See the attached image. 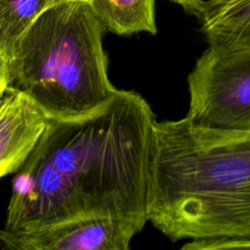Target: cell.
<instances>
[{
    "mask_svg": "<svg viewBox=\"0 0 250 250\" xmlns=\"http://www.w3.org/2000/svg\"><path fill=\"white\" fill-rule=\"evenodd\" d=\"M147 219L172 241L250 237V131L208 136L185 118L155 121Z\"/></svg>",
    "mask_w": 250,
    "mask_h": 250,
    "instance_id": "obj_1",
    "label": "cell"
},
{
    "mask_svg": "<svg viewBox=\"0 0 250 250\" xmlns=\"http://www.w3.org/2000/svg\"><path fill=\"white\" fill-rule=\"evenodd\" d=\"M155 121L149 104L139 93L117 89L87 115L49 119L28 158L62 173L89 213L112 215L145 227Z\"/></svg>",
    "mask_w": 250,
    "mask_h": 250,
    "instance_id": "obj_2",
    "label": "cell"
},
{
    "mask_svg": "<svg viewBox=\"0 0 250 250\" xmlns=\"http://www.w3.org/2000/svg\"><path fill=\"white\" fill-rule=\"evenodd\" d=\"M106 29L88 0H61L42 11L18 41L10 85L49 119H73L104 105L116 92L103 47Z\"/></svg>",
    "mask_w": 250,
    "mask_h": 250,
    "instance_id": "obj_3",
    "label": "cell"
},
{
    "mask_svg": "<svg viewBox=\"0 0 250 250\" xmlns=\"http://www.w3.org/2000/svg\"><path fill=\"white\" fill-rule=\"evenodd\" d=\"M189 127L208 136L250 131V50L209 46L188 76Z\"/></svg>",
    "mask_w": 250,
    "mask_h": 250,
    "instance_id": "obj_4",
    "label": "cell"
},
{
    "mask_svg": "<svg viewBox=\"0 0 250 250\" xmlns=\"http://www.w3.org/2000/svg\"><path fill=\"white\" fill-rule=\"evenodd\" d=\"M140 224L105 214H80L13 230L2 229L0 241L18 250H128Z\"/></svg>",
    "mask_w": 250,
    "mask_h": 250,
    "instance_id": "obj_5",
    "label": "cell"
},
{
    "mask_svg": "<svg viewBox=\"0 0 250 250\" xmlns=\"http://www.w3.org/2000/svg\"><path fill=\"white\" fill-rule=\"evenodd\" d=\"M49 122L25 94L8 86L0 96V179L26 161Z\"/></svg>",
    "mask_w": 250,
    "mask_h": 250,
    "instance_id": "obj_6",
    "label": "cell"
},
{
    "mask_svg": "<svg viewBox=\"0 0 250 250\" xmlns=\"http://www.w3.org/2000/svg\"><path fill=\"white\" fill-rule=\"evenodd\" d=\"M188 12L209 46L250 50V0H202Z\"/></svg>",
    "mask_w": 250,
    "mask_h": 250,
    "instance_id": "obj_7",
    "label": "cell"
},
{
    "mask_svg": "<svg viewBox=\"0 0 250 250\" xmlns=\"http://www.w3.org/2000/svg\"><path fill=\"white\" fill-rule=\"evenodd\" d=\"M104 28L121 36L156 34L155 0H88Z\"/></svg>",
    "mask_w": 250,
    "mask_h": 250,
    "instance_id": "obj_8",
    "label": "cell"
},
{
    "mask_svg": "<svg viewBox=\"0 0 250 250\" xmlns=\"http://www.w3.org/2000/svg\"><path fill=\"white\" fill-rule=\"evenodd\" d=\"M61 0H0V53L9 61L15 47L47 7Z\"/></svg>",
    "mask_w": 250,
    "mask_h": 250,
    "instance_id": "obj_9",
    "label": "cell"
},
{
    "mask_svg": "<svg viewBox=\"0 0 250 250\" xmlns=\"http://www.w3.org/2000/svg\"><path fill=\"white\" fill-rule=\"evenodd\" d=\"M186 250H217V249H250V237H215L194 239L182 246Z\"/></svg>",
    "mask_w": 250,
    "mask_h": 250,
    "instance_id": "obj_10",
    "label": "cell"
},
{
    "mask_svg": "<svg viewBox=\"0 0 250 250\" xmlns=\"http://www.w3.org/2000/svg\"><path fill=\"white\" fill-rule=\"evenodd\" d=\"M10 85V73L8 60L0 54V96Z\"/></svg>",
    "mask_w": 250,
    "mask_h": 250,
    "instance_id": "obj_11",
    "label": "cell"
},
{
    "mask_svg": "<svg viewBox=\"0 0 250 250\" xmlns=\"http://www.w3.org/2000/svg\"><path fill=\"white\" fill-rule=\"evenodd\" d=\"M170 1L182 6L188 12L190 8H192L194 5H196L198 2L202 0H170Z\"/></svg>",
    "mask_w": 250,
    "mask_h": 250,
    "instance_id": "obj_12",
    "label": "cell"
},
{
    "mask_svg": "<svg viewBox=\"0 0 250 250\" xmlns=\"http://www.w3.org/2000/svg\"><path fill=\"white\" fill-rule=\"evenodd\" d=\"M0 54H1V53H0ZM5 58H6V57H5Z\"/></svg>",
    "mask_w": 250,
    "mask_h": 250,
    "instance_id": "obj_13",
    "label": "cell"
}]
</instances>
